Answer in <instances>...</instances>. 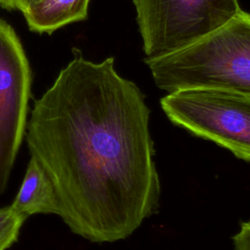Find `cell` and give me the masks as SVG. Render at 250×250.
I'll return each instance as SVG.
<instances>
[{
    "instance_id": "52a82bcc",
    "label": "cell",
    "mask_w": 250,
    "mask_h": 250,
    "mask_svg": "<svg viewBox=\"0 0 250 250\" xmlns=\"http://www.w3.org/2000/svg\"><path fill=\"white\" fill-rule=\"evenodd\" d=\"M90 0H37L22 15L30 30L51 34L69 23L84 21Z\"/></svg>"
},
{
    "instance_id": "30bf717a",
    "label": "cell",
    "mask_w": 250,
    "mask_h": 250,
    "mask_svg": "<svg viewBox=\"0 0 250 250\" xmlns=\"http://www.w3.org/2000/svg\"><path fill=\"white\" fill-rule=\"evenodd\" d=\"M0 7L7 10H19L21 9V0H0Z\"/></svg>"
},
{
    "instance_id": "277c9868",
    "label": "cell",
    "mask_w": 250,
    "mask_h": 250,
    "mask_svg": "<svg viewBox=\"0 0 250 250\" xmlns=\"http://www.w3.org/2000/svg\"><path fill=\"white\" fill-rule=\"evenodd\" d=\"M146 58L161 57L196 42L241 9L238 0H132Z\"/></svg>"
},
{
    "instance_id": "3957f363",
    "label": "cell",
    "mask_w": 250,
    "mask_h": 250,
    "mask_svg": "<svg viewBox=\"0 0 250 250\" xmlns=\"http://www.w3.org/2000/svg\"><path fill=\"white\" fill-rule=\"evenodd\" d=\"M160 104L175 125L250 162V96L192 88L168 93Z\"/></svg>"
},
{
    "instance_id": "9c48e42d",
    "label": "cell",
    "mask_w": 250,
    "mask_h": 250,
    "mask_svg": "<svg viewBox=\"0 0 250 250\" xmlns=\"http://www.w3.org/2000/svg\"><path fill=\"white\" fill-rule=\"evenodd\" d=\"M235 250H250V221L240 226V230L232 237Z\"/></svg>"
},
{
    "instance_id": "ba28073f",
    "label": "cell",
    "mask_w": 250,
    "mask_h": 250,
    "mask_svg": "<svg viewBox=\"0 0 250 250\" xmlns=\"http://www.w3.org/2000/svg\"><path fill=\"white\" fill-rule=\"evenodd\" d=\"M25 220L11 205L0 208V250H7L18 240Z\"/></svg>"
},
{
    "instance_id": "8992f818",
    "label": "cell",
    "mask_w": 250,
    "mask_h": 250,
    "mask_svg": "<svg viewBox=\"0 0 250 250\" xmlns=\"http://www.w3.org/2000/svg\"><path fill=\"white\" fill-rule=\"evenodd\" d=\"M11 207L24 218L36 214L60 215L59 198L53 182L32 156Z\"/></svg>"
},
{
    "instance_id": "6da1fadb",
    "label": "cell",
    "mask_w": 250,
    "mask_h": 250,
    "mask_svg": "<svg viewBox=\"0 0 250 250\" xmlns=\"http://www.w3.org/2000/svg\"><path fill=\"white\" fill-rule=\"evenodd\" d=\"M34 102L25 142L56 188L60 217L92 242L132 234L158 207L160 183L145 96L114 68L72 49Z\"/></svg>"
},
{
    "instance_id": "8fae6325",
    "label": "cell",
    "mask_w": 250,
    "mask_h": 250,
    "mask_svg": "<svg viewBox=\"0 0 250 250\" xmlns=\"http://www.w3.org/2000/svg\"><path fill=\"white\" fill-rule=\"evenodd\" d=\"M21 12H24L32 3H34L35 1L37 0H21Z\"/></svg>"
},
{
    "instance_id": "7a4b0ae2",
    "label": "cell",
    "mask_w": 250,
    "mask_h": 250,
    "mask_svg": "<svg viewBox=\"0 0 250 250\" xmlns=\"http://www.w3.org/2000/svg\"><path fill=\"white\" fill-rule=\"evenodd\" d=\"M145 62L155 85L168 93L209 88L250 96V13L240 10L189 46Z\"/></svg>"
},
{
    "instance_id": "5b68a950",
    "label": "cell",
    "mask_w": 250,
    "mask_h": 250,
    "mask_svg": "<svg viewBox=\"0 0 250 250\" xmlns=\"http://www.w3.org/2000/svg\"><path fill=\"white\" fill-rule=\"evenodd\" d=\"M31 71L14 28L0 19V193L25 136Z\"/></svg>"
}]
</instances>
